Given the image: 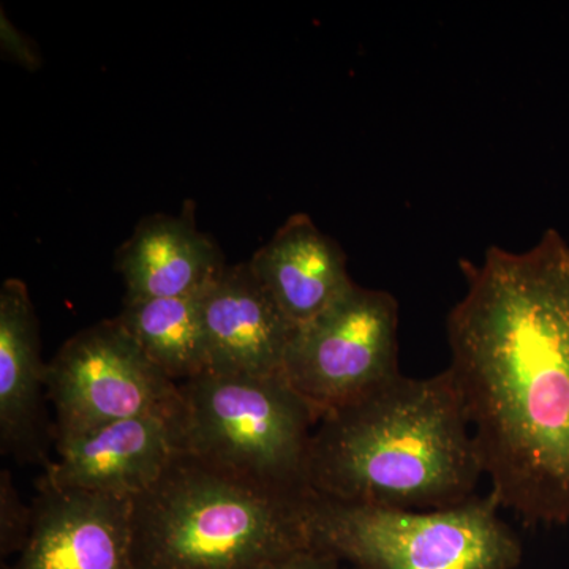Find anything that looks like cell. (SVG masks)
<instances>
[{"label":"cell","instance_id":"1","mask_svg":"<svg viewBox=\"0 0 569 569\" xmlns=\"http://www.w3.org/2000/svg\"><path fill=\"white\" fill-rule=\"evenodd\" d=\"M447 321L455 381L500 508L530 526L569 522V244L460 261Z\"/></svg>","mask_w":569,"mask_h":569},{"label":"cell","instance_id":"2","mask_svg":"<svg viewBox=\"0 0 569 569\" xmlns=\"http://www.w3.org/2000/svg\"><path fill=\"white\" fill-rule=\"evenodd\" d=\"M485 475L448 369L397 376L328 411L313 432L309 486L317 496L392 509H443L477 497Z\"/></svg>","mask_w":569,"mask_h":569},{"label":"cell","instance_id":"3","mask_svg":"<svg viewBox=\"0 0 569 569\" xmlns=\"http://www.w3.org/2000/svg\"><path fill=\"white\" fill-rule=\"evenodd\" d=\"M309 496L258 488L181 452L132 500L134 569H254L310 548Z\"/></svg>","mask_w":569,"mask_h":569},{"label":"cell","instance_id":"4","mask_svg":"<svg viewBox=\"0 0 569 569\" xmlns=\"http://www.w3.org/2000/svg\"><path fill=\"white\" fill-rule=\"evenodd\" d=\"M181 451L213 470L288 496H309L320 417L284 376L206 372L179 385Z\"/></svg>","mask_w":569,"mask_h":569},{"label":"cell","instance_id":"5","mask_svg":"<svg viewBox=\"0 0 569 569\" xmlns=\"http://www.w3.org/2000/svg\"><path fill=\"white\" fill-rule=\"evenodd\" d=\"M496 497L443 509H392L312 493L310 548L356 569H516L518 533L498 516Z\"/></svg>","mask_w":569,"mask_h":569},{"label":"cell","instance_id":"6","mask_svg":"<svg viewBox=\"0 0 569 569\" xmlns=\"http://www.w3.org/2000/svg\"><path fill=\"white\" fill-rule=\"evenodd\" d=\"M283 376L320 418L400 376L395 296L355 283L316 320L296 328Z\"/></svg>","mask_w":569,"mask_h":569},{"label":"cell","instance_id":"7","mask_svg":"<svg viewBox=\"0 0 569 569\" xmlns=\"http://www.w3.org/2000/svg\"><path fill=\"white\" fill-rule=\"evenodd\" d=\"M58 433L140 417L179 419L181 388L146 356L118 318L71 336L48 362Z\"/></svg>","mask_w":569,"mask_h":569},{"label":"cell","instance_id":"8","mask_svg":"<svg viewBox=\"0 0 569 569\" xmlns=\"http://www.w3.org/2000/svg\"><path fill=\"white\" fill-rule=\"evenodd\" d=\"M58 460L40 479L56 488L133 498L181 455L178 419L140 417L56 436Z\"/></svg>","mask_w":569,"mask_h":569},{"label":"cell","instance_id":"9","mask_svg":"<svg viewBox=\"0 0 569 569\" xmlns=\"http://www.w3.org/2000/svg\"><path fill=\"white\" fill-rule=\"evenodd\" d=\"M31 533L10 569H134L132 498L39 479Z\"/></svg>","mask_w":569,"mask_h":569},{"label":"cell","instance_id":"10","mask_svg":"<svg viewBox=\"0 0 569 569\" xmlns=\"http://www.w3.org/2000/svg\"><path fill=\"white\" fill-rule=\"evenodd\" d=\"M209 370L283 376L296 326L253 274L249 261L227 269L200 295Z\"/></svg>","mask_w":569,"mask_h":569},{"label":"cell","instance_id":"11","mask_svg":"<svg viewBox=\"0 0 569 569\" xmlns=\"http://www.w3.org/2000/svg\"><path fill=\"white\" fill-rule=\"evenodd\" d=\"M47 372L31 293L22 280H6L0 288V445L3 455L44 468L51 463L41 408Z\"/></svg>","mask_w":569,"mask_h":569},{"label":"cell","instance_id":"12","mask_svg":"<svg viewBox=\"0 0 569 569\" xmlns=\"http://www.w3.org/2000/svg\"><path fill=\"white\" fill-rule=\"evenodd\" d=\"M249 264L296 328L316 320L355 284L342 247L302 212L288 217Z\"/></svg>","mask_w":569,"mask_h":569},{"label":"cell","instance_id":"13","mask_svg":"<svg viewBox=\"0 0 569 569\" xmlns=\"http://www.w3.org/2000/svg\"><path fill=\"white\" fill-rule=\"evenodd\" d=\"M227 266L211 236L198 230L193 211L146 217L116 253L123 299L198 296Z\"/></svg>","mask_w":569,"mask_h":569},{"label":"cell","instance_id":"14","mask_svg":"<svg viewBox=\"0 0 569 569\" xmlns=\"http://www.w3.org/2000/svg\"><path fill=\"white\" fill-rule=\"evenodd\" d=\"M146 356L182 385L209 370L200 295L187 298L123 299L118 317Z\"/></svg>","mask_w":569,"mask_h":569},{"label":"cell","instance_id":"15","mask_svg":"<svg viewBox=\"0 0 569 569\" xmlns=\"http://www.w3.org/2000/svg\"><path fill=\"white\" fill-rule=\"evenodd\" d=\"M32 507L22 503L10 471L0 477V552L2 557L18 553L31 533Z\"/></svg>","mask_w":569,"mask_h":569},{"label":"cell","instance_id":"16","mask_svg":"<svg viewBox=\"0 0 569 569\" xmlns=\"http://www.w3.org/2000/svg\"><path fill=\"white\" fill-rule=\"evenodd\" d=\"M340 561L317 549H306L254 569H342Z\"/></svg>","mask_w":569,"mask_h":569},{"label":"cell","instance_id":"17","mask_svg":"<svg viewBox=\"0 0 569 569\" xmlns=\"http://www.w3.org/2000/svg\"><path fill=\"white\" fill-rule=\"evenodd\" d=\"M2 48L10 58L17 59L18 62L24 63L29 69H36L39 63V54L36 48L31 47V41L26 39L22 33L11 26L2 11Z\"/></svg>","mask_w":569,"mask_h":569},{"label":"cell","instance_id":"18","mask_svg":"<svg viewBox=\"0 0 569 569\" xmlns=\"http://www.w3.org/2000/svg\"><path fill=\"white\" fill-rule=\"evenodd\" d=\"M343 569V568H342ZM350 569H356V568H350Z\"/></svg>","mask_w":569,"mask_h":569}]
</instances>
